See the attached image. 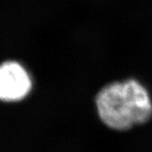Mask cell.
I'll return each instance as SVG.
<instances>
[{"mask_svg":"<svg viewBox=\"0 0 152 152\" xmlns=\"http://www.w3.org/2000/svg\"><path fill=\"white\" fill-rule=\"evenodd\" d=\"M94 103L99 120L117 132L130 130L152 118L151 94L133 78L106 84L96 93Z\"/></svg>","mask_w":152,"mask_h":152,"instance_id":"6da1fadb","label":"cell"},{"mask_svg":"<svg viewBox=\"0 0 152 152\" xmlns=\"http://www.w3.org/2000/svg\"><path fill=\"white\" fill-rule=\"evenodd\" d=\"M31 88V78L21 64L13 61L0 64V100L20 101L27 96Z\"/></svg>","mask_w":152,"mask_h":152,"instance_id":"7a4b0ae2","label":"cell"}]
</instances>
